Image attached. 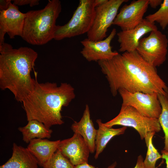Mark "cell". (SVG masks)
<instances>
[{"label": "cell", "mask_w": 168, "mask_h": 168, "mask_svg": "<svg viewBox=\"0 0 168 168\" xmlns=\"http://www.w3.org/2000/svg\"><path fill=\"white\" fill-rule=\"evenodd\" d=\"M74 168H96L94 166L85 162L74 166Z\"/></svg>", "instance_id": "obj_29"}, {"label": "cell", "mask_w": 168, "mask_h": 168, "mask_svg": "<svg viewBox=\"0 0 168 168\" xmlns=\"http://www.w3.org/2000/svg\"><path fill=\"white\" fill-rule=\"evenodd\" d=\"M61 10L60 1L49 0L44 8L27 12L21 37L29 44L37 45L54 39L56 21Z\"/></svg>", "instance_id": "obj_4"}, {"label": "cell", "mask_w": 168, "mask_h": 168, "mask_svg": "<svg viewBox=\"0 0 168 168\" xmlns=\"http://www.w3.org/2000/svg\"><path fill=\"white\" fill-rule=\"evenodd\" d=\"M18 130L22 134L23 141L26 143H29L31 140L35 138H49L53 132L50 128L35 120L28 121L26 126L19 127Z\"/></svg>", "instance_id": "obj_19"}, {"label": "cell", "mask_w": 168, "mask_h": 168, "mask_svg": "<svg viewBox=\"0 0 168 168\" xmlns=\"http://www.w3.org/2000/svg\"><path fill=\"white\" fill-rule=\"evenodd\" d=\"M162 158L164 159L166 165V168H168V151L164 149L161 151Z\"/></svg>", "instance_id": "obj_28"}, {"label": "cell", "mask_w": 168, "mask_h": 168, "mask_svg": "<svg viewBox=\"0 0 168 168\" xmlns=\"http://www.w3.org/2000/svg\"><path fill=\"white\" fill-rule=\"evenodd\" d=\"M98 62L114 96L120 89L132 93L168 95V88L156 67L144 60L136 50L119 53L110 59Z\"/></svg>", "instance_id": "obj_1"}, {"label": "cell", "mask_w": 168, "mask_h": 168, "mask_svg": "<svg viewBox=\"0 0 168 168\" xmlns=\"http://www.w3.org/2000/svg\"><path fill=\"white\" fill-rule=\"evenodd\" d=\"M163 1L162 0H149V5L153 8H156L159 5H161Z\"/></svg>", "instance_id": "obj_27"}, {"label": "cell", "mask_w": 168, "mask_h": 168, "mask_svg": "<svg viewBox=\"0 0 168 168\" xmlns=\"http://www.w3.org/2000/svg\"><path fill=\"white\" fill-rule=\"evenodd\" d=\"M35 72V81L32 90L23 101V106L28 121L36 120L50 128L64 122L61 111L75 97L74 89L71 84L47 82L39 83Z\"/></svg>", "instance_id": "obj_2"}, {"label": "cell", "mask_w": 168, "mask_h": 168, "mask_svg": "<svg viewBox=\"0 0 168 168\" xmlns=\"http://www.w3.org/2000/svg\"><path fill=\"white\" fill-rule=\"evenodd\" d=\"M126 0H108L96 7L92 25L87 33V38L94 41L102 40L106 36L108 28L113 24L119 7Z\"/></svg>", "instance_id": "obj_8"}, {"label": "cell", "mask_w": 168, "mask_h": 168, "mask_svg": "<svg viewBox=\"0 0 168 168\" xmlns=\"http://www.w3.org/2000/svg\"><path fill=\"white\" fill-rule=\"evenodd\" d=\"M143 159L142 155L138 156L136 164L133 168H145Z\"/></svg>", "instance_id": "obj_25"}, {"label": "cell", "mask_w": 168, "mask_h": 168, "mask_svg": "<svg viewBox=\"0 0 168 168\" xmlns=\"http://www.w3.org/2000/svg\"><path fill=\"white\" fill-rule=\"evenodd\" d=\"M26 16V13L21 12L11 2L7 9L0 11V35L4 36L7 33L11 39L21 37Z\"/></svg>", "instance_id": "obj_13"}, {"label": "cell", "mask_w": 168, "mask_h": 168, "mask_svg": "<svg viewBox=\"0 0 168 168\" xmlns=\"http://www.w3.org/2000/svg\"><path fill=\"white\" fill-rule=\"evenodd\" d=\"M42 167L43 168H74V166L58 149Z\"/></svg>", "instance_id": "obj_23"}, {"label": "cell", "mask_w": 168, "mask_h": 168, "mask_svg": "<svg viewBox=\"0 0 168 168\" xmlns=\"http://www.w3.org/2000/svg\"><path fill=\"white\" fill-rule=\"evenodd\" d=\"M168 43L166 35L157 30L142 38L136 50L146 62L155 67H159L166 60Z\"/></svg>", "instance_id": "obj_7"}, {"label": "cell", "mask_w": 168, "mask_h": 168, "mask_svg": "<svg viewBox=\"0 0 168 168\" xmlns=\"http://www.w3.org/2000/svg\"><path fill=\"white\" fill-rule=\"evenodd\" d=\"M38 54L26 47L14 49L4 43L0 45V88L9 90L22 103L32 90L35 77H31Z\"/></svg>", "instance_id": "obj_3"}, {"label": "cell", "mask_w": 168, "mask_h": 168, "mask_svg": "<svg viewBox=\"0 0 168 168\" xmlns=\"http://www.w3.org/2000/svg\"><path fill=\"white\" fill-rule=\"evenodd\" d=\"M157 30L155 23H152L145 18L133 28L118 33V41L120 44L119 52H130L136 50L143 36Z\"/></svg>", "instance_id": "obj_14"}, {"label": "cell", "mask_w": 168, "mask_h": 168, "mask_svg": "<svg viewBox=\"0 0 168 168\" xmlns=\"http://www.w3.org/2000/svg\"><path fill=\"white\" fill-rule=\"evenodd\" d=\"M107 0H95V3L96 7L102 5L106 2Z\"/></svg>", "instance_id": "obj_30"}, {"label": "cell", "mask_w": 168, "mask_h": 168, "mask_svg": "<svg viewBox=\"0 0 168 168\" xmlns=\"http://www.w3.org/2000/svg\"><path fill=\"white\" fill-rule=\"evenodd\" d=\"M95 0H80L72 17L63 26H57L54 39L60 40L87 33L95 15Z\"/></svg>", "instance_id": "obj_5"}, {"label": "cell", "mask_w": 168, "mask_h": 168, "mask_svg": "<svg viewBox=\"0 0 168 168\" xmlns=\"http://www.w3.org/2000/svg\"><path fill=\"white\" fill-rule=\"evenodd\" d=\"M38 162L27 148L13 145L11 157L0 168H38Z\"/></svg>", "instance_id": "obj_16"}, {"label": "cell", "mask_w": 168, "mask_h": 168, "mask_svg": "<svg viewBox=\"0 0 168 168\" xmlns=\"http://www.w3.org/2000/svg\"><path fill=\"white\" fill-rule=\"evenodd\" d=\"M162 110L158 119L161 128L164 133V147L163 149L168 151V95L158 94Z\"/></svg>", "instance_id": "obj_21"}, {"label": "cell", "mask_w": 168, "mask_h": 168, "mask_svg": "<svg viewBox=\"0 0 168 168\" xmlns=\"http://www.w3.org/2000/svg\"><path fill=\"white\" fill-rule=\"evenodd\" d=\"M11 2V0H1L0 1V11L7 9Z\"/></svg>", "instance_id": "obj_26"}, {"label": "cell", "mask_w": 168, "mask_h": 168, "mask_svg": "<svg viewBox=\"0 0 168 168\" xmlns=\"http://www.w3.org/2000/svg\"><path fill=\"white\" fill-rule=\"evenodd\" d=\"M118 92L122 99V105L132 106L146 117L159 118L162 108L157 93H132L124 89L119 90Z\"/></svg>", "instance_id": "obj_9"}, {"label": "cell", "mask_w": 168, "mask_h": 168, "mask_svg": "<svg viewBox=\"0 0 168 168\" xmlns=\"http://www.w3.org/2000/svg\"><path fill=\"white\" fill-rule=\"evenodd\" d=\"M104 124L110 128L115 125L132 127L138 133L142 140L149 133H157L161 129L158 119L145 116L133 107L123 105L118 114Z\"/></svg>", "instance_id": "obj_6"}, {"label": "cell", "mask_w": 168, "mask_h": 168, "mask_svg": "<svg viewBox=\"0 0 168 168\" xmlns=\"http://www.w3.org/2000/svg\"><path fill=\"white\" fill-rule=\"evenodd\" d=\"M155 133H149L144 139L147 147L146 157L143 160L145 168H157L156 167V162L162 158L161 155L158 152L152 142V138Z\"/></svg>", "instance_id": "obj_20"}, {"label": "cell", "mask_w": 168, "mask_h": 168, "mask_svg": "<svg viewBox=\"0 0 168 168\" xmlns=\"http://www.w3.org/2000/svg\"><path fill=\"white\" fill-rule=\"evenodd\" d=\"M117 165V163L115 161L109 166L107 168H116Z\"/></svg>", "instance_id": "obj_31"}, {"label": "cell", "mask_w": 168, "mask_h": 168, "mask_svg": "<svg viewBox=\"0 0 168 168\" xmlns=\"http://www.w3.org/2000/svg\"><path fill=\"white\" fill-rule=\"evenodd\" d=\"M96 122L98 126L95 140L96 153L94 156L97 159L102 152L108 142L116 136L123 134L127 127L123 126L118 128H114L106 126L100 119Z\"/></svg>", "instance_id": "obj_18"}, {"label": "cell", "mask_w": 168, "mask_h": 168, "mask_svg": "<svg viewBox=\"0 0 168 168\" xmlns=\"http://www.w3.org/2000/svg\"><path fill=\"white\" fill-rule=\"evenodd\" d=\"M149 5V0L133 1L121 8L113 24L120 27L122 30L132 29L143 20V16Z\"/></svg>", "instance_id": "obj_11"}, {"label": "cell", "mask_w": 168, "mask_h": 168, "mask_svg": "<svg viewBox=\"0 0 168 168\" xmlns=\"http://www.w3.org/2000/svg\"><path fill=\"white\" fill-rule=\"evenodd\" d=\"M145 19L152 23L157 22L162 29H165L168 25V0H164L159 10L147 16Z\"/></svg>", "instance_id": "obj_22"}, {"label": "cell", "mask_w": 168, "mask_h": 168, "mask_svg": "<svg viewBox=\"0 0 168 168\" xmlns=\"http://www.w3.org/2000/svg\"><path fill=\"white\" fill-rule=\"evenodd\" d=\"M60 142L35 138L30 141L27 148L37 159L39 165L42 166L58 150Z\"/></svg>", "instance_id": "obj_17"}, {"label": "cell", "mask_w": 168, "mask_h": 168, "mask_svg": "<svg viewBox=\"0 0 168 168\" xmlns=\"http://www.w3.org/2000/svg\"><path fill=\"white\" fill-rule=\"evenodd\" d=\"M74 133L80 134L87 144L90 153L95 150V140L97 130L94 128L91 119L89 106L86 104L83 115L78 122H74L71 127Z\"/></svg>", "instance_id": "obj_15"}, {"label": "cell", "mask_w": 168, "mask_h": 168, "mask_svg": "<svg viewBox=\"0 0 168 168\" xmlns=\"http://www.w3.org/2000/svg\"><path fill=\"white\" fill-rule=\"evenodd\" d=\"M116 34L113 28L109 35L104 40L97 41L86 38L81 42L83 46L81 53L88 61H99L110 59L119 54L112 50L111 42Z\"/></svg>", "instance_id": "obj_10"}, {"label": "cell", "mask_w": 168, "mask_h": 168, "mask_svg": "<svg viewBox=\"0 0 168 168\" xmlns=\"http://www.w3.org/2000/svg\"><path fill=\"white\" fill-rule=\"evenodd\" d=\"M58 149L74 166L88 163L89 148L83 137L74 133L71 138L60 141Z\"/></svg>", "instance_id": "obj_12"}, {"label": "cell", "mask_w": 168, "mask_h": 168, "mask_svg": "<svg viewBox=\"0 0 168 168\" xmlns=\"http://www.w3.org/2000/svg\"><path fill=\"white\" fill-rule=\"evenodd\" d=\"M13 3L17 6L29 5L31 7L38 5L39 4L38 0H14Z\"/></svg>", "instance_id": "obj_24"}]
</instances>
